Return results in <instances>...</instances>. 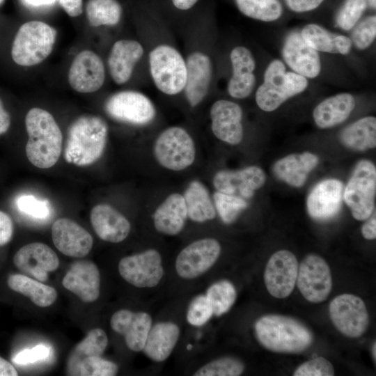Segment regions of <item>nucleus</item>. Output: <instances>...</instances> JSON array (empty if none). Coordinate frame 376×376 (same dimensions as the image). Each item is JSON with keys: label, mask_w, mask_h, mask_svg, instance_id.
I'll return each mask as SVG.
<instances>
[{"label": "nucleus", "mask_w": 376, "mask_h": 376, "mask_svg": "<svg viewBox=\"0 0 376 376\" xmlns=\"http://www.w3.org/2000/svg\"><path fill=\"white\" fill-rule=\"evenodd\" d=\"M231 76L226 89L234 99H245L256 87V60L251 50L245 46H236L230 53Z\"/></svg>", "instance_id": "obj_20"}, {"label": "nucleus", "mask_w": 376, "mask_h": 376, "mask_svg": "<svg viewBox=\"0 0 376 376\" xmlns=\"http://www.w3.org/2000/svg\"><path fill=\"white\" fill-rule=\"evenodd\" d=\"M244 15L263 22H273L282 15L283 7L279 0H234Z\"/></svg>", "instance_id": "obj_39"}, {"label": "nucleus", "mask_w": 376, "mask_h": 376, "mask_svg": "<svg viewBox=\"0 0 376 376\" xmlns=\"http://www.w3.org/2000/svg\"><path fill=\"white\" fill-rule=\"evenodd\" d=\"M372 354H373V357L374 358V360L375 361V359H376V345H375V343H374V344L373 345V347H372Z\"/></svg>", "instance_id": "obj_58"}, {"label": "nucleus", "mask_w": 376, "mask_h": 376, "mask_svg": "<svg viewBox=\"0 0 376 376\" xmlns=\"http://www.w3.org/2000/svg\"><path fill=\"white\" fill-rule=\"evenodd\" d=\"M318 162V157L309 152L291 154L276 161L273 171L279 180L292 187H300Z\"/></svg>", "instance_id": "obj_30"}, {"label": "nucleus", "mask_w": 376, "mask_h": 376, "mask_svg": "<svg viewBox=\"0 0 376 376\" xmlns=\"http://www.w3.org/2000/svg\"><path fill=\"white\" fill-rule=\"evenodd\" d=\"M7 283L11 290L29 297L39 307L49 306L57 299L58 294L55 288L25 274L10 275Z\"/></svg>", "instance_id": "obj_34"}, {"label": "nucleus", "mask_w": 376, "mask_h": 376, "mask_svg": "<svg viewBox=\"0 0 376 376\" xmlns=\"http://www.w3.org/2000/svg\"><path fill=\"white\" fill-rule=\"evenodd\" d=\"M3 1V0H0V4Z\"/></svg>", "instance_id": "obj_60"}, {"label": "nucleus", "mask_w": 376, "mask_h": 376, "mask_svg": "<svg viewBox=\"0 0 376 376\" xmlns=\"http://www.w3.org/2000/svg\"><path fill=\"white\" fill-rule=\"evenodd\" d=\"M254 329L260 343L277 352H301L313 340L312 332L303 323L281 315L261 317L256 322Z\"/></svg>", "instance_id": "obj_5"}, {"label": "nucleus", "mask_w": 376, "mask_h": 376, "mask_svg": "<svg viewBox=\"0 0 376 376\" xmlns=\"http://www.w3.org/2000/svg\"><path fill=\"white\" fill-rule=\"evenodd\" d=\"M187 217L193 221L203 223L216 216L214 205L207 188L199 181H192L183 195Z\"/></svg>", "instance_id": "obj_35"}, {"label": "nucleus", "mask_w": 376, "mask_h": 376, "mask_svg": "<svg viewBox=\"0 0 376 376\" xmlns=\"http://www.w3.org/2000/svg\"><path fill=\"white\" fill-rule=\"evenodd\" d=\"M25 125L29 136L25 152L29 161L40 169L54 166L62 152L63 135L53 116L34 107L27 112Z\"/></svg>", "instance_id": "obj_3"}, {"label": "nucleus", "mask_w": 376, "mask_h": 376, "mask_svg": "<svg viewBox=\"0 0 376 376\" xmlns=\"http://www.w3.org/2000/svg\"><path fill=\"white\" fill-rule=\"evenodd\" d=\"M110 325L115 332L124 336L125 344L130 350L141 352L152 326V318L144 311L121 309L112 315Z\"/></svg>", "instance_id": "obj_23"}, {"label": "nucleus", "mask_w": 376, "mask_h": 376, "mask_svg": "<svg viewBox=\"0 0 376 376\" xmlns=\"http://www.w3.org/2000/svg\"><path fill=\"white\" fill-rule=\"evenodd\" d=\"M375 192V166L369 160H361L356 165L343 194L344 201L355 219L363 221L372 215Z\"/></svg>", "instance_id": "obj_8"}, {"label": "nucleus", "mask_w": 376, "mask_h": 376, "mask_svg": "<svg viewBox=\"0 0 376 376\" xmlns=\"http://www.w3.org/2000/svg\"><path fill=\"white\" fill-rule=\"evenodd\" d=\"M108 130L106 121L98 116L85 114L78 117L68 130L65 161L78 166L97 162L104 152Z\"/></svg>", "instance_id": "obj_4"}, {"label": "nucleus", "mask_w": 376, "mask_h": 376, "mask_svg": "<svg viewBox=\"0 0 376 376\" xmlns=\"http://www.w3.org/2000/svg\"><path fill=\"white\" fill-rule=\"evenodd\" d=\"M24 2L31 6H40L53 4L56 0H23Z\"/></svg>", "instance_id": "obj_56"}, {"label": "nucleus", "mask_w": 376, "mask_h": 376, "mask_svg": "<svg viewBox=\"0 0 376 376\" xmlns=\"http://www.w3.org/2000/svg\"><path fill=\"white\" fill-rule=\"evenodd\" d=\"M17 370L8 361L0 357V376H17Z\"/></svg>", "instance_id": "obj_55"}, {"label": "nucleus", "mask_w": 376, "mask_h": 376, "mask_svg": "<svg viewBox=\"0 0 376 376\" xmlns=\"http://www.w3.org/2000/svg\"><path fill=\"white\" fill-rule=\"evenodd\" d=\"M52 238L54 246L61 253L72 258L86 256L93 244L91 235L68 218H60L54 222Z\"/></svg>", "instance_id": "obj_21"}, {"label": "nucleus", "mask_w": 376, "mask_h": 376, "mask_svg": "<svg viewBox=\"0 0 376 376\" xmlns=\"http://www.w3.org/2000/svg\"><path fill=\"white\" fill-rule=\"evenodd\" d=\"M86 12L91 26H115L122 19L123 8L118 0H88Z\"/></svg>", "instance_id": "obj_37"}, {"label": "nucleus", "mask_w": 376, "mask_h": 376, "mask_svg": "<svg viewBox=\"0 0 376 376\" xmlns=\"http://www.w3.org/2000/svg\"><path fill=\"white\" fill-rule=\"evenodd\" d=\"M90 219L97 235L108 242L119 243L123 241L131 230L127 218L107 204L95 205L91 211Z\"/></svg>", "instance_id": "obj_27"}, {"label": "nucleus", "mask_w": 376, "mask_h": 376, "mask_svg": "<svg viewBox=\"0 0 376 376\" xmlns=\"http://www.w3.org/2000/svg\"><path fill=\"white\" fill-rule=\"evenodd\" d=\"M118 371V366L114 362L94 356L82 359L70 375L113 376Z\"/></svg>", "instance_id": "obj_43"}, {"label": "nucleus", "mask_w": 376, "mask_h": 376, "mask_svg": "<svg viewBox=\"0 0 376 376\" xmlns=\"http://www.w3.org/2000/svg\"><path fill=\"white\" fill-rule=\"evenodd\" d=\"M343 190V185L337 179H327L318 183L306 200L311 217L325 221L336 216L341 207Z\"/></svg>", "instance_id": "obj_24"}, {"label": "nucleus", "mask_w": 376, "mask_h": 376, "mask_svg": "<svg viewBox=\"0 0 376 376\" xmlns=\"http://www.w3.org/2000/svg\"><path fill=\"white\" fill-rule=\"evenodd\" d=\"M153 2L171 26L180 29L199 6L201 0H155Z\"/></svg>", "instance_id": "obj_38"}, {"label": "nucleus", "mask_w": 376, "mask_h": 376, "mask_svg": "<svg viewBox=\"0 0 376 376\" xmlns=\"http://www.w3.org/2000/svg\"><path fill=\"white\" fill-rule=\"evenodd\" d=\"M297 285L304 297L310 302L320 303L328 297L332 288L329 267L320 256H306L298 268Z\"/></svg>", "instance_id": "obj_14"}, {"label": "nucleus", "mask_w": 376, "mask_h": 376, "mask_svg": "<svg viewBox=\"0 0 376 376\" xmlns=\"http://www.w3.org/2000/svg\"><path fill=\"white\" fill-rule=\"evenodd\" d=\"M180 336V329L175 322H157L152 326L142 351L152 361L163 362L173 352Z\"/></svg>", "instance_id": "obj_28"}, {"label": "nucleus", "mask_w": 376, "mask_h": 376, "mask_svg": "<svg viewBox=\"0 0 376 376\" xmlns=\"http://www.w3.org/2000/svg\"><path fill=\"white\" fill-rule=\"evenodd\" d=\"M211 130L220 141L230 145H237L243 139V111L236 102L220 99L216 100L210 110Z\"/></svg>", "instance_id": "obj_18"}, {"label": "nucleus", "mask_w": 376, "mask_h": 376, "mask_svg": "<svg viewBox=\"0 0 376 376\" xmlns=\"http://www.w3.org/2000/svg\"><path fill=\"white\" fill-rule=\"evenodd\" d=\"M366 0H345L336 17V25L343 30L352 29L367 8Z\"/></svg>", "instance_id": "obj_45"}, {"label": "nucleus", "mask_w": 376, "mask_h": 376, "mask_svg": "<svg viewBox=\"0 0 376 376\" xmlns=\"http://www.w3.org/2000/svg\"><path fill=\"white\" fill-rule=\"evenodd\" d=\"M283 57L288 65L296 73L315 78L321 71L320 56L308 45L298 32H291L285 39Z\"/></svg>", "instance_id": "obj_26"}, {"label": "nucleus", "mask_w": 376, "mask_h": 376, "mask_svg": "<svg viewBox=\"0 0 376 376\" xmlns=\"http://www.w3.org/2000/svg\"><path fill=\"white\" fill-rule=\"evenodd\" d=\"M139 26L144 45L149 78L158 91L167 96L181 95L187 81V69L172 27L153 0L140 8Z\"/></svg>", "instance_id": "obj_1"}, {"label": "nucleus", "mask_w": 376, "mask_h": 376, "mask_svg": "<svg viewBox=\"0 0 376 376\" xmlns=\"http://www.w3.org/2000/svg\"><path fill=\"white\" fill-rule=\"evenodd\" d=\"M207 297L216 316L227 313L235 302L237 291L233 284L228 280L218 281L207 289Z\"/></svg>", "instance_id": "obj_40"}, {"label": "nucleus", "mask_w": 376, "mask_h": 376, "mask_svg": "<svg viewBox=\"0 0 376 376\" xmlns=\"http://www.w3.org/2000/svg\"><path fill=\"white\" fill-rule=\"evenodd\" d=\"M214 315L212 306L205 295L196 296L189 303L186 319L194 327L205 325Z\"/></svg>", "instance_id": "obj_46"}, {"label": "nucleus", "mask_w": 376, "mask_h": 376, "mask_svg": "<svg viewBox=\"0 0 376 376\" xmlns=\"http://www.w3.org/2000/svg\"><path fill=\"white\" fill-rule=\"evenodd\" d=\"M376 37V16L365 18L354 29L352 33V42L358 49H367Z\"/></svg>", "instance_id": "obj_47"}, {"label": "nucleus", "mask_w": 376, "mask_h": 376, "mask_svg": "<svg viewBox=\"0 0 376 376\" xmlns=\"http://www.w3.org/2000/svg\"><path fill=\"white\" fill-rule=\"evenodd\" d=\"M68 77L70 86L77 92L94 93L104 84V63L101 57L93 51L83 50L73 59Z\"/></svg>", "instance_id": "obj_17"}, {"label": "nucleus", "mask_w": 376, "mask_h": 376, "mask_svg": "<svg viewBox=\"0 0 376 376\" xmlns=\"http://www.w3.org/2000/svg\"><path fill=\"white\" fill-rule=\"evenodd\" d=\"M187 210L183 196L170 194L156 209L153 214V224L159 233L174 236L184 228L187 218Z\"/></svg>", "instance_id": "obj_29"}, {"label": "nucleus", "mask_w": 376, "mask_h": 376, "mask_svg": "<svg viewBox=\"0 0 376 376\" xmlns=\"http://www.w3.org/2000/svg\"><path fill=\"white\" fill-rule=\"evenodd\" d=\"M221 248L214 238L196 240L180 251L175 263L178 275L184 279H194L206 273L218 260Z\"/></svg>", "instance_id": "obj_12"}, {"label": "nucleus", "mask_w": 376, "mask_h": 376, "mask_svg": "<svg viewBox=\"0 0 376 376\" xmlns=\"http://www.w3.org/2000/svg\"><path fill=\"white\" fill-rule=\"evenodd\" d=\"M244 370L243 362L233 357L214 359L197 369L194 376H238Z\"/></svg>", "instance_id": "obj_41"}, {"label": "nucleus", "mask_w": 376, "mask_h": 376, "mask_svg": "<svg viewBox=\"0 0 376 376\" xmlns=\"http://www.w3.org/2000/svg\"><path fill=\"white\" fill-rule=\"evenodd\" d=\"M16 205L21 213L35 220H46L52 213L51 205L47 200L39 199L31 194L19 196Z\"/></svg>", "instance_id": "obj_44"}, {"label": "nucleus", "mask_w": 376, "mask_h": 376, "mask_svg": "<svg viewBox=\"0 0 376 376\" xmlns=\"http://www.w3.org/2000/svg\"><path fill=\"white\" fill-rule=\"evenodd\" d=\"M13 263L21 272L41 282L45 281L48 273L54 272L59 266V259L54 251L41 242L21 247L15 253Z\"/></svg>", "instance_id": "obj_19"}, {"label": "nucleus", "mask_w": 376, "mask_h": 376, "mask_svg": "<svg viewBox=\"0 0 376 376\" xmlns=\"http://www.w3.org/2000/svg\"><path fill=\"white\" fill-rule=\"evenodd\" d=\"M354 107L355 100L352 95L338 93L320 102L313 110V117L318 127L327 129L347 120Z\"/></svg>", "instance_id": "obj_31"}, {"label": "nucleus", "mask_w": 376, "mask_h": 376, "mask_svg": "<svg viewBox=\"0 0 376 376\" xmlns=\"http://www.w3.org/2000/svg\"><path fill=\"white\" fill-rule=\"evenodd\" d=\"M370 218V217H369ZM361 233L367 240H374L376 237V217L374 214L365 222L361 227Z\"/></svg>", "instance_id": "obj_53"}, {"label": "nucleus", "mask_w": 376, "mask_h": 376, "mask_svg": "<svg viewBox=\"0 0 376 376\" xmlns=\"http://www.w3.org/2000/svg\"><path fill=\"white\" fill-rule=\"evenodd\" d=\"M299 265L295 256L288 250H280L269 259L264 274L265 286L271 295L283 299L292 292Z\"/></svg>", "instance_id": "obj_16"}, {"label": "nucleus", "mask_w": 376, "mask_h": 376, "mask_svg": "<svg viewBox=\"0 0 376 376\" xmlns=\"http://www.w3.org/2000/svg\"><path fill=\"white\" fill-rule=\"evenodd\" d=\"M65 288L82 301H96L100 292V274L97 265L88 260L72 263L62 280Z\"/></svg>", "instance_id": "obj_25"}, {"label": "nucleus", "mask_w": 376, "mask_h": 376, "mask_svg": "<svg viewBox=\"0 0 376 376\" xmlns=\"http://www.w3.org/2000/svg\"><path fill=\"white\" fill-rule=\"evenodd\" d=\"M56 36V30L43 22L33 20L23 24L13 42V61L24 67L40 63L52 52Z\"/></svg>", "instance_id": "obj_7"}, {"label": "nucleus", "mask_w": 376, "mask_h": 376, "mask_svg": "<svg viewBox=\"0 0 376 376\" xmlns=\"http://www.w3.org/2000/svg\"><path fill=\"white\" fill-rule=\"evenodd\" d=\"M300 34L305 42L317 52L345 55L352 47L350 38L332 33L316 24H306Z\"/></svg>", "instance_id": "obj_32"}, {"label": "nucleus", "mask_w": 376, "mask_h": 376, "mask_svg": "<svg viewBox=\"0 0 376 376\" xmlns=\"http://www.w3.org/2000/svg\"><path fill=\"white\" fill-rule=\"evenodd\" d=\"M213 200L215 210L223 222L227 224L233 222L248 206L247 202L242 197L218 191L213 194Z\"/></svg>", "instance_id": "obj_42"}, {"label": "nucleus", "mask_w": 376, "mask_h": 376, "mask_svg": "<svg viewBox=\"0 0 376 376\" xmlns=\"http://www.w3.org/2000/svg\"><path fill=\"white\" fill-rule=\"evenodd\" d=\"M307 86L306 77L295 72H287L283 63L275 59L265 71L263 82L256 92V102L261 110L273 111L289 98L302 93Z\"/></svg>", "instance_id": "obj_6"}, {"label": "nucleus", "mask_w": 376, "mask_h": 376, "mask_svg": "<svg viewBox=\"0 0 376 376\" xmlns=\"http://www.w3.org/2000/svg\"><path fill=\"white\" fill-rule=\"evenodd\" d=\"M104 110L115 120L137 126L151 123L157 114L150 98L134 90H123L111 94L105 101Z\"/></svg>", "instance_id": "obj_10"}, {"label": "nucleus", "mask_w": 376, "mask_h": 376, "mask_svg": "<svg viewBox=\"0 0 376 376\" xmlns=\"http://www.w3.org/2000/svg\"><path fill=\"white\" fill-rule=\"evenodd\" d=\"M58 2L70 17H77L82 13V0H58Z\"/></svg>", "instance_id": "obj_52"}, {"label": "nucleus", "mask_w": 376, "mask_h": 376, "mask_svg": "<svg viewBox=\"0 0 376 376\" xmlns=\"http://www.w3.org/2000/svg\"><path fill=\"white\" fill-rule=\"evenodd\" d=\"M324 0H284L287 6L296 13L311 11L318 8Z\"/></svg>", "instance_id": "obj_51"}, {"label": "nucleus", "mask_w": 376, "mask_h": 376, "mask_svg": "<svg viewBox=\"0 0 376 376\" xmlns=\"http://www.w3.org/2000/svg\"><path fill=\"white\" fill-rule=\"evenodd\" d=\"M154 155L163 167L175 171L184 170L191 166L195 159L194 140L182 127H168L157 138Z\"/></svg>", "instance_id": "obj_9"}, {"label": "nucleus", "mask_w": 376, "mask_h": 376, "mask_svg": "<svg viewBox=\"0 0 376 376\" xmlns=\"http://www.w3.org/2000/svg\"><path fill=\"white\" fill-rule=\"evenodd\" d=\"M367 4L372 8L375 9L376 0H366Z\"/></svg>", "instance_id": "obj_57"}, {"label": "nucleus", "mask_w": 376, "mask_h": 376, "mask_svg": "<svg viewBox=\"0 0 376 376\" xmlns=\"http://www.w3.org/2000/svg\"><path fill=\"white\" fill-rule=\"evenodd\" d=\"M143 61L147 62V56L141 40L120 39L113 44L109 53V75L116 84L123 85L131 79L136 68Z\"/></svg>", "instance_id": "obj_15"}, {"label": "nucleus", "mask_w": 376, "mask_h": 376, "mask_svg": "<svg viewBox=\"0 0 376 376\" xmlns=\"http://www.w3.org/2000/svg\"><path fill=\"white\" fill-rule=\"evenodd\" d=\"M10 125V116L5 109L3 102L0 99V135L6 133Z\"/></svg>", "instance_id": "obj_54"}, {"label": "nucleus", "mask_w": 376, "mask_h": 376, "mask_svg": "<svg viewBox=\"0 0 376 376\" xmlns=\"http://www.w3.org/2000/svg\"><path fill=\"white\" fill-rule=\"evenodd\" d=\"M191 348V345H189V346H187V349L190 350Z\"/></svg>", "instance_id": "obj_59"}, {"label": "nucleus", "mask_w": 376, "mask_h": 376, "mask_svg": "<svg viewBox=\"0 0 376 376\" xmlns=\"http://www.w3.org/2000/svg\"><path fill=\"white\" fill-rule=\"evenodd\" d=\"M265 182V172L256 166L237 171H219L213 178V185L218 191L246 198H251Z\"/></svg>", "instance_id": "obj_22"}, {"label": "nucleus", "mask_w": 376, "mask_h": 376, "mask_svg": "<svg viewBox=\"0 0 376 376\" xmlns=\"http://www.w3.org/2000/svg\"><path fill=\"white\" fill-rule=\"evenodd\" d=\"M49 352L47 346L40 344L31 349H26L18 352L13 358V361L18 365H26L45 359L49 357Z\"/></svg>", "instance_id": "obj_49"}, {"label": "nucleus", "mask_w": 376, "mask_h": 376, "mask_svg": "<svg viewBox=\"0 0 376 376\" xmlns=\"http://www.w3.org/2000/svg\"><path fill=\"white\" fill-rule=\"evenodd\" d=\"M339 138L345 147L355 151L375 148V117H363L350 124L340 132Z\"/></svg>", "instance_id": "obj_33"}, {"label": "nucleus", "mask_w": 376, "mask_h": 376, "mask_svg": "<svg viewBox=\"0 0 376 376\" xmlns=\"http://www.w3.org/2000/svg\"><path fill=\"white\" fill-rule=\"evenodd\" d=\"M107 345L108 337L106 332L100 328L91 329L70 354L67 361V374L70 375L82 359L89 357H101Z\"/></svg>", "instance_id": "obj_36"}, {"label": "nucleus", "mask_w": 376, "mask_h": 376, "mask_svg": "<svg viewBox=\"0 0 376 376\" xmlns=\"http://www.w3.org/2000/svg\"><path fill=\"white\" fill-rule=\"evenodd\" d=\"M180 31L187 69L186 85L181 95L194 109L209 96L216 77L215 30L206 4L199 5Z\"/></svg>", "instance_id": "obj_2"}, {"label": "nucleus", "mask_w": 376, "mask_h": 376, "mask_svg": "<svg viewBox=\"0 0 376 376\" xmlns=\"http://www.w3.org/2000/svg\"><path fill=\"white\" fill-rule=\"evenodd\" d=\"M13 235V221L8 214L0 210V246L8 244Z\"/></svg>", "instance_id": "obj_50"}, {"label": "nucleus", "mask_w": 376, "mask_h": 376, "mask_svg": "<svg viewBox=\"0 0 376 376\" xmlns=\"http://www.w3.org/2000/svg\"><path fill=\"white\" fill-rule=\"evenodd\" d=\"M334 374L332 364L325 358L320 357L302 363L296 369L293 375L332 376Z\"/></svg>", "instance_id": "obj_48"}, {"label": "nucleus", "mask_w": 376, "mask_h": 376, "mask_svg": "<svg viewBox=\"0 0 376 376\" xmlns=\"http://www.w3.org/2000/svg\"><path fill=\"white\" fill-rule=\"evenodd\" d=\"M118 269L125 281L139 288L155 287L164 274L162 256L154 249L123 258Z\"/></svg>", "instance_id": "obj_11"}, {"label": "nucleus", "mask_w": 376, "mask_h": 376, "mask_svg": "<svg viewBox=\"0 0 376 376\" xmlns=\"http://www.w3.org/2000/svg\"><path fill=\"white\" fill-rule=\"evenodd\" d=\"M331 320L343 334L358 338L366 331L369 324L368 313L363 301L351 294H343L330 303Z\"/></svg>", "instance_id": "obj_13"}]
</instances>
